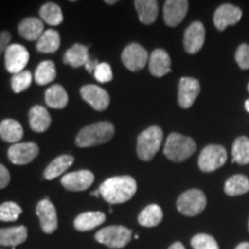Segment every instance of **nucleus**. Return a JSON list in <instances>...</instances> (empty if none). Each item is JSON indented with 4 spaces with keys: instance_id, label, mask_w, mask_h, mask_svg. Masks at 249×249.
Listing matches in <instances>:
<instances>
[{
    "instance_id": "obj_1",
    "label": "nucleus",
    "mask_w": 249,
    "mask_h": 249,
    "mask_svg": "<svg viewBox=\"0 0 249 249\" xmlns=\"http://www.w3.org/2000/svg\"><path fill=\"white\" fill-rule=\"evenodd\" d=\"M101 196L107 203L121 204L129 201L138 191L136 180L130 176L112 177L99 186Z\"/></svg>"
},
{
    "instance_id": "obj_2",
    "label": "nucleus",
    "mask_w": 249,
    "mask_h": 249,
    "mask_svg": "<svg viewBox=\"0 0 249 249\" xmlns=\"http://www.w3.org/2000/svg\"><path fill=\"white\" fill-rule=\"evenodd\" d=\"M114 135L113 124L108 121H99L83 127L77 133L75 144L80 148L96 147L110 141Z\"/></svg>"
},
{
    "instance_id": "obj_3",
    "label": "nucleus",
    "mask_w": 249,
    "mask_h": 249,
    "mask_svg": "<svg viewBox=\"0 0 249 249\" xmlns=\"http://www.w3.org/2000/svg\"><path fill=\"white\" fill-rule=\"evenodd\" d=\"M196 143L192 138L181 135L179 133L170 134L169 138L166 139V143L164 147V155L171 161H180L186 160L187 158L194 155L196 151Z\"/></svg>"
},
{
    "instance_id": "obj_4",
    "label": "nucleus",
    "mask_w": 249,
    "mask_h": 249,
    "mask_svg": "<svg viewBox=\"0 0 249 249\" xmlns=\"http://www.w3.org/2000/svg\"><path fill=\"white\" fill-rule=\"evenodd\" d=\"M163 142V130L158 126H151L140 134L136 144V154L143 161H149L155 157Z\"/></svg>"
},
{
    "instance_id": "obj_5",
    "label": "nucleus",
    "mask_w": 249,
    "mask_h": 249,
    "mask_svg": "<svg viewBox=\"0 0 249 249\" xmlns=\"http://www.w3.org/2000/svg\"><path fill=\"white\" fill-rule=\"evenodd\" d=\"M133 233L126 226L111 225L99 230L96 233L95 239L99 244L111 249H120L126 247L132 240Z\"/></svg>"
},
{
    "instance_id": "obj_6",
    "label": "nucleus",
    "mask_w": 249,
    "mask_h": 249,
    "mask_svg": "<svg viewBox=\"0 0 249 249\" xmlns=\"http://www.w3.org/2000/svg\"><path fill=\"white\" fill-rule=\"evenodd\" d=\"M207 207V197L200 189H189L182 193L177 200V209L187 217L200 214Z\"/></svg>"
},
{
    "instance_id": "obj_7",
    "label": "nucleus",
    "mask_w": 249,
    "mask_h": 249,
    "mask_svg": "<svg viewBox=\"0 0 249 249\" xmlns=\"http://www.w3.org/2000/svg\"><path fill=\"white\" fill-rule=\"evenodd\" d=\"M227 160V151L223 145H207L198 157V167L203 172H213L223 166Z\"/></svg>"
},
{
    "instance_id": "obj_8",
    "label": "nucleus",
    "mask_w": 249,
    "mask_h": 249,
    "mask_svg": "<svg viewBox=\"0 0 249 249\" xmlns=\"http://www.w3.org/2000/svg\"><path fill=\"white\" fill-rule=\"evenodd\" d=\"M121 60L127 70L138 71L144 68L149 61L148 51L138 43H130L124 49L121 53Z\"/></svg>"
},
{
    "instance_id": "obj_9",
    "label": "nucleus",
    "mask_w": 249,
    "mask_h": 249,
    "mask_svg": "<svg viewBox=\"0 0 249 249\" xmlns=\"http://www.w3.org/2000/svg\"><path fill=\"white\" fill-rule=\"evenodd\" d=\"M29 52L21 44H11L5 52V67L8 73L18 74L23 71L28 61H29Z\"/></svg>"
},
{
    "instance_id": "obj_10",
    "label": "nucleus",
    "mask_w": 249,
    "mask_h": 249,
    "mask_svg": "<svg viewBox=\"0 0 249 249\" xmlns=\"http://www.w3.org/2000/svg\"><path fill=\"white\" fill-rule=\"evenodd\" d=\"M39 154V148L34 142H21L12 144L7 150V157L12 164L27 165Z\"/></svg>"
},
{
    "instance_id": "obj_11",
    "label": "nucleus",
    "mask_w": 249,
    "mask_h": 249,
    "mask_svg": "<svg viewBox=\"0 0 249 249\" xmlns=\"http://www.w3.org/2000/svg\"><path fill=\"white\" fill-rule=\"evenodd\" d=\"M36 214L38 216L40 229L46 234H52L58 229V214L54 204L49 198L39 201L36 205Z\"/></svg>"
},
{
    "instance_id": "obj_12",
    "label": "nucleus",
    "mask_w": 249,
    "mask_h": 249,
    "mask_svg": "<svg viewBox=\"0 0 249 249\" xmlns=\"http://www.w3.org/2000/svg\"><path fill=\"white\" fill-rule=\"evenodd\" d=\"M95 176L89 170H80L65 174L60 182L70 192H85L93 183Z\"/></svg>"
},
{
    "instance_id": "obj_13",
    "label": "nucleus",
    "mask_w": 249,
    "mask_h": 249,
    "mask_svg": "<svg viewBox=\"0 0 249 249\" xmlns=\"http://www.w3.org/2000/svg\"><path fill=\"white\" fill-rule=\"evenodd\" d=\"M205 40V28L200 21L189 24L183 35V46L189 54L197 53L203 48Z\"/></svg>"
},
{
    "instance_id": "obj_14",
    "label": "nucleus",
    "mask_w": 249,
    "mask_h": 249,
    "mask_svg": "<svg viewBox=\"0 0 249 249\" xmlns=\"http://www.w3.org/2000/svg\"><path fill=\"white\" fill-rule=\"evenodd\" d=\"M81 96L96 111L107 110L110 105V95L107 90L95 85L83 86L80 90Z\"/></svg>"
},
{
    "instance_id": "obj_15",
    "label": "nucleus",
    "mask_w": 249,
    "mask_h": 249,
    "mask_svg": "<svg viewBox=\"0 0 249 249\" xmlns=\"http://www.w3.org/2000/svg\"><path fill=\"white\" fill-rule=\"evenodd\" d=\"M242 11L231 4H224L216 9L213 15V24L219 31L226 29V27L234 26L241 20Z\"/></svg>"
},
{
    "instance_id": "obj_16",
    "label": "nucleus",
    "mask_w": 249,
    "mask_h": 249,
    "mask_svg": "<svg viewBox=\"0 0 249 249\" xmlns=\"http://www.w3.org/2000/svg\"><path fill=\"white\" fill-rule=\"evenodd\" d=\"M201 85L196 79L193 77H181L179 82L178 102L180 107L189 108L193 107L194 102L200 95Z\"/></svg>"
},
{
    "instance_id": "obj_17",
    "label": "nucleus",
    "mask_w": 249,
    "mask_h": 249,
    "mask_svg": "<svg viewBox=\"0 0 249 249\" xmlns=\"http://www.w3.org/2000/svg\"><path fill=\"white\" fill-rule=\"evenodd\" d=\"M188 12L187 0H167L164 4V21L169 27H177L182 22Z\"/></svg>"
},
{
    "instance_id": "obj_18",
    "label": "nucleus",
    "mask_w": 249,
    "mask_h": 249,
    "mask_svg": "<svg viewBox=\"0 0 249 249\" xmlns=\"http://www.w3.org/2000/svg\"><path fill=\"white\" fill-rule=\"evenodd\" d=\"M149 71L151 75L161 77L171 71V58L163 49H156L149 57Z\"/></svg>"
},
{
    "instance_id": "obj_19",
    "label": "nucleus",
    "mask_w": 249,
    "mask_h": 249,
    "mask_svg": "<svg viewBox=\"0 0 249 249\" xmlns=\"http://www.w3.org/2000/svg\"><path fill=\"white\" fill-rule=\"evenodd\" d=\"M28 238V230L26 226L18 225L0 229V246L1 247H12L23 244Z\"/></svg>"
},
{
    "instance_id": "obj_20",
    "label": "nucleus",
    "mask_w": 249,
    "mask_h": 249,
    "mask_svg": "<svg viewBox=\"0 0 249 249\" xmlns=\"http://www.w3.org/2000/svg\"><path fill=\"white\" fill-rule=\"evenodd\" d=\"M18 35L26 40L37 42L44 34V23L37 18H26L18 23Z\"/></svg>"
},
{
    "instance_id": "obj_21",
    "label": "nucleus",
    "mask_w": 249,
    "mask_h": 249,
    "mask_svg": "<svg viewBox=\"0 0 249 249\" xmlns=\"http://www.w3.org/2000/svg\"><path fill=\"white\" fill-rule=\"evenodd\" d=\"M107 220V216L101 211H87L80 213L74 219V227L80 232L91 231L97 226H101Z\"/></svg>"
},
{
    "instance_id": "obj_22",
    "label": "nucleus",
    "mask_w": 249,
    "mask_h": 249,
    "mask_svg": "<svg viewBox=\"0 0 249 249\" xmlns=\"http://www.w3.org/2000/svg\"><path fill=\"white\" fill-rule=\"evenodd\" d=\"M30 128L36 133H44L51 124V116L44 107L35 105L29 111Z\"/></svg>"
},
{
    "instance_id": "obj_23",
    "label": "nucleus",
    "mask_w": 249,
    "mask_h": 249,
    "mask_svg": "<svg viewBox=\"0 0 249 249\" xmlns=\"http://www.w3.org/2000/svg\"><path fill=\"white\" fill-rule=\"evenodd\" d=\"M89 60V49L88 46L83 44H74L67 50L64 55L65 64L73 68L86 66Z\"/></svg>"
},
{
    "instance_id": "obj_24",
    "label": "nucleus",
    "mask_w": 249,
    "mask_h": 249,
    "mask_svg": "<svg viewBox=\"0 0 249 249\" xmlns=\"http://www.w3.org/2000/svg\"><path fill=\"white\" fill-rule=\"evenodd\" d=\"M0 138L7 143H18L23 138L22 124L14 119H4L0 123Z\"/></svg>"
},
{
    "instance_id": "obj_25",
    "label": "nucleus",
    "mask_w": 249,
    "mask_h": 249,
    "mask_svg": "<svg viewBox=\"0 0 249 249\" xmlns=\"http://www.w3.org/2000/svg\"><path fill=\"white\" fill-rule=\"evenodd\" d=\"M74 163V157L71 155H61L54 158L44 170L45 180H53L60 177L65 171H67Z\"/></svg>"
},
{
    "instance_id": "obj_26",
    "label": "nucleus",
    "mask_w": 249,
    "mask_h": 249,
    "mask_svg": "<svg viewBox=\"0 0 249 249\" xmlns=\"http://www.w3.org/2000/svg\"><path fill=\"white\" fill-rule=\"evenodd\" d=\"M139 18L143 24L154 23L158 15V1L156 0H136L134 1Z\"/></svg>"
},
{
    "instance_id": "obj_27",
    "label": "nucleus",
    "mask_w": 249,
    "mask_h": 249,
    "mask_svg": "<svg viewBox=\"0 0 249 249\" xmlns=\"http://www.w3.org/2000/svg\"><path fill=\"white\" fill-rule=\"evenodd\" d=\"M60 46V35L57 30L49 29L36 42V49L40 53H54Z\"/></svg>"
},
{
    "instance_id": "obj_28",
    "label": "nucleus",
    "mask_w": 249,
    "mask_h": 249,
    "mask_svg": "<svg viewBox=\"0 0 249 249\" xmlns=\"http://www.w3.org/2000/svg\"><path fill=\"white\" fill-rule=\"evenodd\" d=\"M45 102L48 107L61 110L68 104V95L64 87L53 85L45 91Z\"/></svg>"
},
{
    "instance_id": "obj_29",
    "label": "nucleus",
    "mask_w": 249,
    "mask_h": 249,
    "mask_svg": "<svg viewBox=\"0 0 249 249\" xmlns=\"http://www.w3.org/2000/svg\"><path fill=\"white\" fill-rule=\"evenodd\" d=\"M163 210H161L160 205L150 204L140 213L138 220L140 225L144 227H155L160 225L161 220H163Z\"/></svg>"
},
{
    "instance_id": "obj_30",
    "label": "nucleus",
    "mask_w": 249,
    "mask_h": 249,
    "mask_svg": "<svg viewBox=\"0 0 249 249\" xmlns=\"http://www.w3.org/2000/svg\"><path fill=\"white\" fill-rule=\"evenodd\" d=\"M39 17L43 22L50 26H59L64 21V14L60 6L55 2H46L39 9Z\"/></svg>"
},
{
    "instance_id": "obj_31",
    "label": "nucleus",
    "mask_w": 249,
    "mask_h": 249,
    "mask_svg": "<svg viewBox=\"0 0 249 249\" xmlns=\"http://www.w3.org/2000/svg\"><path fill=\"white\" fill-rule=\"evenodd\" d=\"M224 191L230 196H238L249 192V180L242 174H235L226 180Z\"/></svg>"
},
{
    "instance_id": "obj_32",
    "label": "nucleus",
    "mask_w": 249,
    "mask_h": 249,
    "mask_svg": "<svg viewBox=\"0 0 249 249\" xmlns=\"http://www.w3.org/2000/svg\"><path fill=\"white\" fill-rule=\"evenodd\" d=\"M57 76V71H55V65L52 61L45 60L42 61L38 65V67L35 71V79L36 83L39 86L50 85Z\"/></svg>"
},
{
    "instance_id": "obj_33",
    "label": "nucleus",
    "mask_w": 249,
    "mask_h": 249,
    "mask_svg": "<svg viewBox=\"0 0 249 249\" xmlns=\"http://www.w3.org/2000/svg\"><path fill=\"white\" fill-rule=\"evenodd\" d=\"M233 163L246 165L249 163V139L240 136L233 143L232 147Z\"/></svg>"
},
{
    "instance_id": "obj_34",
    "label": "nucleus",
    "mask_w": 249,
    "mask_h": 249,
    "mask_svg": "<svg viewBox=\"0 0 249 249\" xmlns=\"http://www.w3.org/2000/svg\"><path fill=\"white\" fill-rule=\"evenodd\" d=\"M22 213V208L13 201H7L0 204V220L1 222H17Z\"/></svg>"
},
{
    "instance_id": "obj_35",
    "label": "nucleus",
    "mask_w": 249,
    "mask_h": 249,
    "mask_svg": "<svg viewBox=\"0 0 249 249\" xmlns=\"http://www.w3.org/2000/svg\"><path fill=\"white\" fill-rule=\"evenodd\" d=\"M33 83V74L29 71H23L20 73L14 74L11 80L12 90L15 93H20L27 90Z\"/></svg>"
},
{
    "instance_id": "obj_36",
    "label": "nucleus",
    "mask_w": 249,
    "mask_h": 249,
    "mask_svg": "<svg viewBox=\"0 0 249 249\" xmlns=\"http://www.w3.org/2000/svg\"><path fill=\"white\" fill-rule=\"evenodd\" d=\"M191 245L194 249H219V246L214 240L213 236L204 234V233H200V234L193 236Z\"/></svg>"
},
{
    "instance_id": "obj_37",
    "label": "nucleus",
    "mask_w": 249,
    "mask_h": 249,
    "mask_svg": "<svg viewBox=\"0 0 249 249\" xmlns=\"http://www.w3.org/2000/svg\"><path fill=\"white\" fill-rule=\"evenodd\" d=\"M95 79L98 81L99 83H107L111 82L113 79V73H112V68L107 62H99L98 66L96 67L95 71H93Z\"/></svg>"
},
{
    "instance_id": "obj_38",
    "label": "nucleus",
    "mask_w": 249,
    "mask_h": 249,
    "mask_svg": "<svg viewBox=\"0 0 249 249\" xmlns=\"http://www.w3.org/2000/svg\"><path fill=\"white\" fill-rule=\"evenodd\" d=\"M236 64L241 70H249V44H241L235 52Z\"/></svg>"
},
{
    "instance_id": "obj_39",
    "label": "nucleus",
    "mask_w": 249,
    "mask_h": 249,
    "mask_svg": "<svg viewBox=\"0 0 249 249\" xmlns=\"http://www.w3.org/2000/svg\"><path fill=\"white\" fill-rule=\"evenodd\" d=\"M12 40V34L9 31H0V57L2 53H5L6 50Z\"/></svg>"
},
{
    "instance_id": "obj_40",
    "label": "nucleus",
    "mask_w": 249,
    "mask_h": 249,
    "mask_svg": "<svg viewBox=\"0 0 249 249\" xmlns=\"http://www.w3.org/2000/svg\"><path fill=\"white\" fill-rule=\"evenodd\" d=\"M11 181V174L5 165L0 163V189H4L9 185Z\"/></svg>"
},
{
    "instance_id": "obj_41",
    "label": "nucleus",
    "mask_w": 249,
    "mask_h": 249,
    "mask_svg": "<svg viewBox=\"0 0 249 249\" xmlns=\"http://www.w3.org/2000/svg\"><path fill=\"white\" fill-rule=\"evenodd\" d=\"M98 64H99V62L97 60H89L86 65V70L88 71L89 73H91V71H95L96 67L98 66Z\"/></svg>"
},
{
    "instance_id": "obj_42",
    "label": "nucleus",
    "mask_w": 249,
    "mask_h": 249,
    "mask_svg": "<svg viewBox=\"0 0 249 249\" xmlns=\"http://www.w3.org/2000/svg\"><path fill=\"white\" fill-rule=\"evenodd\" d=\"M169 249H186L185 246H183L181 242H174L169 247Z\"/></svg>"
},
{
    "instance_id": "obj_43",
    "label": "nucleus",
    "mask_w": 249,
    "mask_h": 249,
    "mask_svg": "<svg viewBox=\"0 0 249 249\" xmlns=\"http://www.w3.org/2000/svg\"><path fill=\"white\" fill-rule=\"evenodd\" d=\"M235 249H249V242H241L236 246Z\"/></svg>"
},
{
    "instance_id": "obj_44",
    "label": "nucleus",
    "mask_w": 249,
    "mask_h": 249,
    "mask_svg": "<svg viewBox=\"0 0 249 249\" xmlns=\"http://www.w3.org/2000/svg\"><path fill=\"white\" fill-rule=\"evenodd\" d=\"M105 4H107V5H114V4H117V0H107V1H105Z\"/></svg>"
},
{
    "instance_id": "obj_45",
    "label": "nucleus",
    "mask_w": 249,
    "mask_h": 249,
    "mask_svg": "<svg viewBox=\"0 0 249 249\" xmlns=\"http://www.w3.org/2000/svg\"><path fill=\"white\" fill-rule=\"evenodd\" d=\"M91 195H92V196H99V195H101V192H99V189H97V191L92 192Z\"/></svg>"
},
{
    "instance_id": "obj_46",
    "label": "nucleus",
    "mask_w": 249,
    "mask_h": 249,
    "mask_svg": "<svg viewBox=\"0 0 249 249\" xmlns=\"http://www.w3.org/2000/svg\"><path fill=\"white\" fill-rule=\"evenodd\" d=\"M245 108L249 112V99H247V101H246V103H245Z\"/></svg>"
},
{
    "instance_id": "obj_47",
    "label": "nucleus",
    "mask_w": 249,
    "mask_h": 249,
    "mask_svg": "<svg viewBox=\"0 0 249 249\" xmlns=\"http://www.w3.org/2000/svg\"><path fill=\"white\" fill-rule=\"evenodd\" d=\"M247 89H248V92H249V83H248V87H247Z\"/></svg>"
},
{
    "instance_id": "obj_48",
    "label": "nucleus",
    "mask_w": 249,
    "mask_h": 249,
    "mask_svg": "<svg viewBox=\"0 0 249 249\" xmlns=\"http://www.w3.org/2000/svg\"><path fill=\"white\" fill-rule=\"evenodd\" d=\"M248 231H249V222H248Z\"/></svg>"
}]
</instances>
